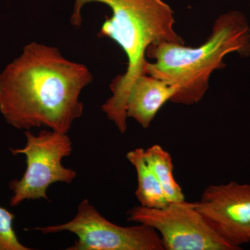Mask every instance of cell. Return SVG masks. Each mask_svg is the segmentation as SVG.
<instances>
[{"label":"cell","mask_w":250,"mask_h":250,"mask_svg":"<svg viewBox=\"0 0 250 250\" xmlns=\"http://www.w3.org/2000/svg\"><path fill=\"white\" fill-rule=\"evenodd\" d=\"M93 81L88 67L57 47L31 42L0 75V112L16 129L67 134L83 115L80 94Z\"/></svg>","instance_id":"1"},{"label":"cell","mask_w":250,"mask_h":250,"mask_svg":"<svg viewBox=\"0 0 250 250\" xmlns=\"http://www.w3.org/2000/svg\"><path fill=\"white\" fill-rule=\"evenodd\" d=\"M101 3L112 11L98 36L116 42L126 54V71L118 75L110 84L112 95L102 110L121 134L127 129L126 104L133 83L146 75V51L149 46L161 42L184 45V41L174 31L173 11L162 0H75L70 22L82 25V10L85 4Z\"/></svg>","instance_id":"2"},{"label":"cell","mask_w":250,"mask_h":250,"mask_svg":"<svg viewBox=\"0 0 250 250\" xmlns=\"http://www.w3.org/2000/svg\"><path fill=\"white\" fill-rule=\"evenodd\" d=\"M236 52L250 56V27L239 11H230L215 21L211 34L205 43L197 47L161 42L146 51V72L174 85L178 89L170 102L192 105L200 103L208 88V81L215 70L225 67L224 59Z\"/></svg>","instance_id":"3"},{"label":"cell","mask_w":250,"mask_h":250,"mask_svg":"<svg viewBox=\"0 0 250 250\" xmlns=\"http://www.w3.org/2000/svg\"><path fill=\"white\" fill-rule=\"evenodd\" d=\"M24 136L27 141L24 147L10 149L13 155L25 156L27 164L22 177L9 183L13 192L9 205L13 207L25 200H49L47 190L52 184H70L77 175L62 164V159L72 152V143L67 134L43 130L35 135L26 130Z\"/></svg>","instance_id":"4"},{"label":"cell","mask_w":250,"mask_h":250,"mask_svg":"<svg viewBox=\"0 0 250 250\" xmlns=\"http://www.w3.org/2000/svg\"><path fill=\"white\" fill-rule=\"evenodd\" d=\"M44 234L70 231L77 241L67 250H164L157 231L143 224L123 227L111 223L83 200L66 223L31 229Z\"/></svg>","instance_id":"5"},{"label":"cell","mask_w":250,"mask_h":250,"mask_svg":"<svg viewBox=\"0 0 250 250\" xmlns=\"http://www.w3.org/2000/svg\"><path fill=\"white\" fill-rule=\"evenodd\" d=\"M128 221L154 229L165 250H237L208 226L194 202H171L162 208L134 207Z\"/></svg>","instance_id":"6"},{"label":"cell","mask_w":250,"mask_h":250,"mask_svg":"<svg viewBox=\"0 0 250 250\" xmlns=\"http://www.w3.org/2000/svg\"><path fill=\"white\" fill-rule=\"evenodd\" d=\"M195 208L213 231L236 248L250 242V184L210 185Z\"/></svg>","instance_id":"7"},{"label":"cell","mask_w":250,"mask_h":250,"mask_svg":"<svg viewBox=\"0 0 250 250\" xmlns=\"http://www.w3.org/2000/svg\"><path fill=\"white\" fill-rule=\"evenodd\" d=\"M178 89L165 81L143 75L136 78L129 90L126 113L143 128L149 127L164 104L170 101Z\"/></svg>","instance_id":"8"},{"label":"cell","mask_w":250,"mask_h":250,"mask_svg":"<svg viewBox=\"0 0 250 250\" xmlns=\"http://www.w3.org/2000/svg\"><path fill=\"white\" fill-rule=\"evenodd\" d=\"M126 159L137 174L136 196L141 206L147 208H162L167 205L159 181L145 155V149L136 148L126 154Z\"/></svg>","instance_id":"9"},{"label":"cell","mask_w":250,"mask_h":250,"mask_svg":"<svg viewBox=\"0 0 250 250\" xmlns=\"http://www.w3.org/2000/svg\"><path fill=\"white\" fill-rule=\"evenodd\" d=\"M145 155L159 181L168 203L185 200L182 188L174 176L172 156L159 145L145 149Z\"/></svg>","instance_id":"10"},{"label":"cell","mask_w":250,"mask_h":250,"mask_svg":"<svg viewBox=\"0 0 250 250\" xmlns=\"http://www.w3.org/2000/svg\"><path fill=\"white\" fill-rule=\"evenodd\" d=\"M16 215L0 206V248L1 250H29L18 240L13 223Z\"/></svg>","instance_id":"11"},{"label":"cell","mask_w":250,"mask_h":250,"mask_svg":"<svg viewBox=\"0 0 250 250\" xmlns=\"http://www.w3.org/2000/svg\"><path fill=\"white\" fill-rule=\"evenodd\" d=\"M0 250H1V248H0Z\"/></svg>","instance_id":"12"}]
</instances>
